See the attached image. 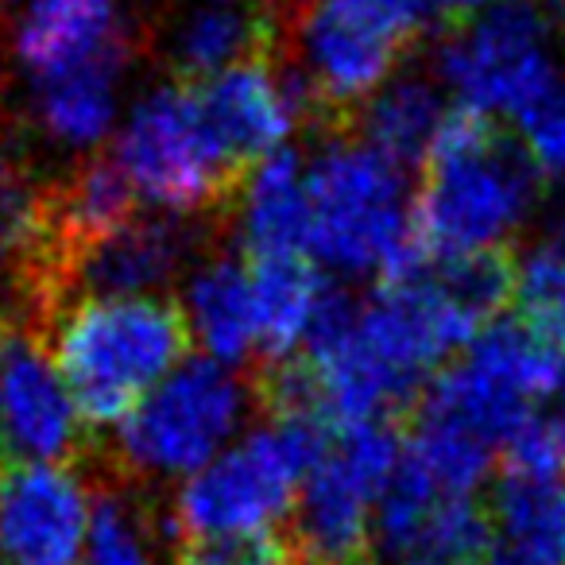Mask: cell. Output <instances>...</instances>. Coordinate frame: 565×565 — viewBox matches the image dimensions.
Listing matches in <instances>:
<instances>
[{
	"label": "cell",
	"instance_id": "obj_15",
	"mask_svg": "<svg viewBox=\"0 0 565 565\" xmlns=\"http://www.w3.org/2000/svg\"><path fill=\"white\" fill-rule=\"evenodd\" d=\"M256 302L259 364L291 361L307 341L326 287L315 256L307 252H275V256H244Z\"/></svg>",
	"mask_w": 565,
	"mask_h": 565
},
{
	"label": "cell",
	"instance_id": "obj_24",
	"mask_svg": "<svg viewBox=\"0 0 565 565\" xmlns=\"http://www.w3.org/2000/svg\"><path fill=\"white\" fill-rule=\"evenodd\" d=\"M174 565H302L295 539L279 531L248 534H210V539H182Z\"/></svg>",
	"mask_w": 565,
	"mask_h": 565
},
{
	"label": "cell",
	"instance_id": "obj_8",
	"mask_svg": "<svg viewBox=\"0 0 565 565\" xmlns=\"http://www.w3.org/2000/svg\"><path fill=\"white\" fill-rule=\"evenodd\" d=\"M554 17L542 0H492L441 40L438 74L461 102L488 117L526 113L557 86Z\"/></svg>",
	"mask_w": 565,
	"mask_h": 565
},
{
	"label": "cell",
	"instance_id": "obj_19",
	"mask_svg": "<svg viewBox=\"0 0 565 565\" xmlns=\"http://www.w3.org/2000/svg\"><path fill=\"white\" fill-rule=\"evenodd\" d=\"M446 105L441 94L426 74H403V78L387 82L369 105L353 117V136L392 159L399 171L426 163L434 136H438L441 120H446Z\"/></svg>",
	"mask_w": 565,
	"mask_h": 565
},
{
	"label": "cell",
	"instance_id": "obj_28",
	"mask_svg": "<svg viewBox=\"0 0 565 565\" xmlns=\"http://www.w3.org/2000/svg\"><path fill=\"white\" fill-rule=\"evenodd\" d=\"M423 4L430 12H438L441 24H446V32H449V28H461L465 20H472L480 9H488L492 0H423Z\"/></svg>",
	"mask_w": 565,
	"mask_h": 565
},
{
	"label": "cell",
	"instance_id": "obj_13",
	"mask_svg": "<svg viewBox=\"0 0 565 565\" xmlns=\"http://www.w3.org/2000/svg\"><path fill=\"white\" fill-rule=\"evenodd\" d=\"M190 228L174 221H128L102 244L86 248L66 271V287H86L89 295H143L163 287L190 259ZM63 287V291H66Z\"/></svg>",
	"mask_w": 565,
	"mask_h": 565
},
{
	"label": "cell",
	"instance_id": "obj_5",
	"mask_svg": "<svg viewBox=\"0 0 565 565\" xmlns=\"http://www.w3.org/2000/svg\"><path fill=\"white\" fill-rule=\"evenodd\" d=\"M113 163L125 171L140 202L179 217L225 213L244 182L225 163L186 82L151 89L136 105L113 143Z\"/></svg>",
	"mask_w": 565,
	"mask_h": 565
},
{
	"label": "cell",
	"instance_id": "obj_30",
	"mask_svg": "<svg viewBox=\"0 0 565 565\" xmlns=\"http://www.w3.org/2000/svg\"><path fill=\"white\" fill-rule=\"evenodd\" d=\"M267 4H275V9L295 12V9H307V4H315V0H267Z\"/></svg>",
	"mask_w": 565,
	"mask_h": 565
},
{
	"label": "cell",
	"instance_id": "obj_31",
	"mask_svg": "<svg viewBox=\"0 0 565 565\" xmlns=\"http://www.w3.org/2000/svg\"><path fill=\"white\" fill-rule=\"evenodd\" d=\"M550 17H554V24L565 32V0H554V12H550Z\"/></svg>",
	"mask_w": 565,
	"mask_h": 565
},
{
	"label": "cell",
	"instance_id": "obj_20",
	"mask_svg": "<svg viewBox=\"0 0 565 565\" xmlns=\"http://www.w3.org/2000/svg\"><path fill=\"white\" fill-rule=\"evenodd\" d=\"M461 361H469L477 372H484L492 384L534 407L539 399L554 395L565 384V356L550 349L542 338H534L523 322H500L477 333L465 349Z\"/></svg>",
	"mask_w": 565,
	"mask_h": 565
},
{
	"label": "cell",
	"instance_id": "obj_14",
	"mask_svg": "<svg viewBox=\"0 0 565 565\" xmlns=\"http://www.w3.org/2000/svg\"><path fill=\"white\" fill-rule=\"evenodd\" d=\"M228 213L236 217L244 256H275V252H307L310 241V198L307 167L291 148L259 159L244 174Z\"/></svg>",
	"mask_w": 565,
	"mask_h": 565
},
{
	"label": "cell",
	"instance_id": "obj_10",
	"mask_svg": "<svg viewBox=\"0 0 565 565\" xmlns=\"http://www.w3.org/2000/svg\"><path fill=\"white\" fill-rule=\"evenodd\" d=\"M94 495L66 465L20 461L0 472V565H78Z\"/></svg>",
	"mask_w": 565,
	"mask_h": 565
},
{
	"label": "cell",
	"instance_id": "obj_26",
	"mask_svg": "<svg viewBox=\"0 0 565 565\" xmlns=\"http://www.w3.org/2000/svg\"><path fill=\"white\" fill-rule=\"evenodd\" d=\"M519 143L542 179H565V86L557 82L542 102L519 113Z\"/></svg>",
	"mask_w": 565,
	"mask_h": 565
},
{
	"label": "cell",
	"instance_id": "obj_32",
	"mask_svg": "<svg viewBox=\"0 0 565 565\" xmlns=\"http://www.w3.org/2000/svg\"><path fill=\"white\" fill-rule=\"evenodd\" d=\"M4 349H9V333L0 330V369H4Z\"/></svg>",
	"mask_w": 565,
	"mask_h": 565
},
{
	"label": "cell",
	"instance_id": "obj_2",
	"mask_svg": "<svg viewBox=\"0 0 565 565\" xmlns=\"http://www.w3.org/2000/svg\"><path fill=\"white\" fill-rule=\"evenodd\" d=\"M186 310L163 295H86L55 318L51 361L89 430L120 426L190 349Z\"/></svg>",
	"mask_w": 565,
	"mask_h": 565
},
{
	"label": "cell",
	"instance_id": "obj_1",
	"mask_svg": "<svg viewBox=\"0 0 565 565\" xmlns=\"http://www.w3.org/2000/svg\"><path fill=\"white\" fill-rule=\"evenodd\" d=\"M426 174L411 198V225L430 259L508 248L539 198L542 174L500 120L454 105L426 151Z\"/></svg>",
	"mask_w": 565,
	"mask_h": 565
},
{
	"label": "cell",
	"instance_id": "obj_9",
	"mask_svg": "<svg viewBox=\"0 0 565 565\" xmlns=\"http://www.w3.org/2000/svg\"><path fill=\"white\" fill-rule=\"evenodd\" d=\"M194 97L221 156L241 179L259 159L275 156L295 132V125L307 117V97H302L299 78L279 58L275 43L259 55L198 82Z\"/></svg>",
	"mask_w": 565,
	"mask_h": 565
},
{
	"label": "cell",
	"instance_id": "obj_6",
	"mask_svg": "<svg viewBox=\"0 0 565 565\" xmlns=\"http://www.w3.org/2000/svg\"><path fill=\"white\" fill-rule=\"evenodd\" d=\"M252 403V384L233 369L194 356L182 361L125 423L117 426V457L136 477H194L225 454Z\"/></svg>",
	"mask_w": 565,
	"mask_h": 565
},
{
	"label": "cell",
	"instance_id": "obj_17",
	"mask_svg": "<svg viewBox=\"0 0 565 565\" xmlns=\"http://www.w3.org/2000/svg\"><path fill=\"white\" fill-rule=\"evenodd\" d=\"M186 322L190 333L202 341L205 356L217 364H241L259 353L256 330V302H252V282L244 256L217 252L210 256L186 287Z\"/></svg>",
	"mask_w": 565,
	"mask_h": 565
},
{
	"label": "cell",
	"instance_id": "obj_3",
	"mask_svg": "<svg viewBox=\"0 0 565 565\" xmlns=\"http://www.w3.org/2000/svg\"><path fill=\"white\" fill-rule=\"evenodd\" d=\"M307 252L333 271L395 282L430 259L411 225L403 171L353 132L326 136V148L307 171Z\"/></svg>",
	"mask_w": 565,
	"mask_h": 565
},
{
	"label": "cell",
	"instance_id": "obj_29",
	"mask_svg": "<svg viewBox=\"0 0 565 565\" xmlns=\"http://www.w3.org/2000/svg\"><path fill=\"white\" fill-rule=\"evenodd\" d=\"M9 279H12V256L0 248V299H4V291H9Z\"/></svg>",
	"mask_w": 565,
	"mask_h": 565
},
{
	"label": "cell",
	"instance_id": "obj_27",
	"mask_svg": "<svg viewBox=\"0 0 565 565\" xmlns=\"http://www.w3.org/2000/svg\"><path fill=\"white\" fill-rule=\"evenodd\" d=\"M338 4L345 12H353L361 24H369L372 32L399 43L403 51L423 32V12H426L423 0H338Z\"/></svg>",
	"mask_w": 565,
	"mask_h": 565
},
{
	"label": "cell",
	"instance_id": "obj_33",
	"mask_svg": "<svg viewBox=\"0 0 565 565\" xmlns=\"http://www.w3.org/2000/svg\"><path fill=\"white\" fill-rule=\"evenodd\" d=\"M407 565H434V562H407Z\"/></svg>",
	"mask_w": 565,
	"mask_h": 565
},
{
	"label": "cell",
	"instance_id": "obj_11",
	"mask_svg": "<svg viewBox=\"0 0 565 565\" xmlns=\"http://www.w3.org/2000/svg\"><path fill=\"white\" fill-rule=\"evenodd\" d=\"M82 415L40 338L17 333L0 369V449L20 461L63 465L82 446Z\"/></svg>",
	"mask_w": 565,
	"mask_h": 565
},
{
	"label": "cell",
	"instance_id": "obj_23",
	"mask_svg": "<svg viewBox=\"0 0 565 565\" xmlns=\"http://www.w3.org/2000/svg\"><path fill=\"white\" fill-rule=\"evenodd\" d=\"M519 322L565 356V244H542L515 271Z\"/></svg>",
	"mask_w": 565,
	"mask_h": 565
},
{
	"label": "cell",
	"instance_id": "obj_34",
	"mask_svg": "<svg viewBox=\"0 0 565 565\" xmlns=\"http://www.w3.org/2000/svg\"><path fill=\"white\" fill-rule=\"evenodd\" d=\"M562 423H565V415H562Z\"/></svg>",
	"mask_w": 565,
	"mask_h": 565
},
{
	"label": "cell",
	"instance_id": "obj_18",
	"mask_svg": "<svg viewBox=\"0 0 565 565\" xmlns=\"http://www.w3.org/2000/svg\"><path fill=\"white\" fill-rule=\"evenodd\" d=\"M271 43H275V12L267 9L264 0H256V4L225 0V4L198 9L171 35L174 82L198 86V82L213 78V74L267 51Z\"/></svg>",
	"mask_w": 565,
	"mask_h": 565
},
{
	"label": "cell",
	"instance_id": "obj_7",
	"mask_svg": "<svg viewBox=\"0 0 565 565\" xmlns=\"http://www.w3.org/2000/svg\"><path fill=\"white\" fill-rule=\"evenodd\" d=\"M403 457L392 423L338 430L307 472L295 519L302 565H376V500Z\"/></svg>",
	"mask_w": 565,
	"mask_h": 565
},
{
	"label": "cell",
	"instance_id": "obj_16",
	"mask_svg": "<svg viewBox=\"0 0 565 565\" xmlns=\"http://www.w3.org/2000/svg\"><path fill=\"white\" fill-rule=\"evenodd\" d=\"M128 58L132 55L120 51L32 78V113L43 136L74 151L97 148L117 117V86Z\"/></svg>",
	"mask_w": 565,
	"mask_h": 565
},
{
	"label": "cell",
	"instance_id": "obj_4",
	"mask_svg": "<svg viewBox=\"0 0 565 565\" xmlns=\"http://www.w3.org/2000/svg\"><path fill=\"white\" fill-rule=\"evenodd\" d=\"M333 434L318 418H267L179 488L174 531L182 539L271 531L299 508L302 480L326 457Z\"/></svg>",
	"mask_w": 565,
	"mask_h": 565
},
{
	"label": "cell",
	"instance_id": "obj_12",
	"mask_svg": "<svg viewBox=\"0 0 565 565\" xmlns=\"http://www.w3.org/2000/svg\"><path fill=\"white\" fill-rule=\"evenodd\" d=\"M12 47L32 78L89 63L102 55H132L117 0H20Z\"/></svg>",
	"mask_w": 565,
	"mask_h": 565
},
{
	"label": "cell",
	"instance_id": "obj_21",
	"mask_svg": "<svg viewBox=\"0 0 565 565\" xmlns=\"http://www.w3.org/2000/svg\"><path fill=\"white\" fill-rule=\"evenodd\" d=\"M492 449L495 446H488L465 426L441 423L430 415H415L407 441H403V454L446 495H477V488L492 469Z\"/></svg>",
	"mask_w": 565,
	"mask_h": 565
},
{
	"label": "cell",
	"instance_id": "obj_22",
	"mask_svg": "<svg viewBox=\"0 0 565 565\" xmlns=\"http://www.w3.org/2000/svg\"><path fill=\"white\" fill-rule=\"evenodd\" d=\"M156 534L151 503H143L140 492L120 480L102 484L94 492L86 565H159Z\"/></svg>",
	"mask_w": 565,
	"mask_h": 565
},
{
	"label": "cell",
	"instance_id": "obj_25",
	"mask_svg": "<svg viewBox=\"0 0 565 565\" xmlns=\"http://www.w3.org/2000/svg\"><path fill=\"white\" fill-rule=\"evenodd\" d=\"M503 472L531 480H565V423L550 415H526L503 438Z\"/></svg>",
	"mask_w": 565,
	"mask_h": 565
}]
</instances>
